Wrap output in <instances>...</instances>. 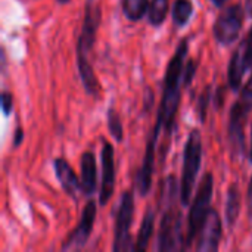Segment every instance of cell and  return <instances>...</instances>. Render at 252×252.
<instances>
[{"label": "cell", "instance_id": "cell-1", "mask_svg": "<svg viewBox=\"0 0 252 252\" xmlns=\"http://www.w3.org/2000/svg\"><path fill=\"white\" fill-rule=\"evenodd\" d=\"M188 52H189V43H188V38H185L177 46V49L165 69L164 93H162V100H161V105L158 109L157 120H159L162 123V128H164L167 139H170L173 134L176 115H177V111L180 106L183 71H185V61H186Z\"/></svg>", "mask_w": 252, "mask_h": 252}, {"label": "cell", "instance_id": "cell-2", "mask_svg": "<svg viewBox=\"0 0 252 252\" xmlns=\"http://www.w3.org/2000/svg\"><path fill=\"white\" fill-rule=\"evenodd\" d=\"M102 19V10L100 6L94 0H87L84 6V15H83V25L81 32L77 43V66L78 74L81 78V84L89 96H93L94 99L99 97L100 86L97 81V77L94 74V69L87 58V55L92 52L94 43L97 30Z\"/></svg>", "mask_w": 252, "mask_h": 252}, {"label": "cell", "instance_id": "cell-3", "mask_svg": "<svg viewBox=\"0 0 252 252\" xmlns=\"http://www.w3.org/2000/svg\"><path fill=\"white\" fill-rule=\"evenodd\" d=\"M213 190H214V177L211 173H205L201 179V185L198 188V192L195 195V199L190 205V213L188 217V233L185 239V250L190 248L192 244L196 241L211 208V199H213Z\"/></svg>", "mask_w": 252, "mask_h": 252}, {"label": "cell", "instance_id": "cell-4", "mask_svg": "<svg viewBox=\"0 0 252 252\" xmlns=\"http://www.w3.org/2000/svg\"><path fill=\"white\" fill-rule=\"evenodd\" d=\"M201 162H202V137L199 130H192L186 140L185 154H183V171H182V182H180V202L183 207H188L190 202Z\"/></svg>", "mask_w": 252, "mask_h": 252}, {"label": "cell", "instance_id": "cell-5", "mask_svg": "<svg viewBox=\"0 0 252 252\" xmlns=\"http://www.w3.org/2000/svg\"><path fill=\"white\" fill-rule=\"evenodd\" d=\"M134 217V193L133 190H126L121 193L117 217H115V236L114 247L115 252L136 251V245H133L130 227Z\"/></svg>", "mask_w": 252, "mask_h": 252}, {"label": "cell", "instance_id": "cell-6", "mask_svg": "<svg viewBox=\"0 0 252 252\" xmlns=\"http://www.w3.org/2000/svg\"><path fill=\"white\" fill-rule=\"evenodd\" d=\"M174 202H164L165 210L161 219V227L158 235V251H177L185 250V241L182 238V216L174 208Z\"/></svg>", "mask_w": 252, "mask_h": 252}, {"label": "cell", "instance_id": "cell-7", "mask_svg": "<svg viewBox=\"0 0 252 252\" xmlns=\"http://www.w3.org/2000/svg\"><path fill=\"white\" fill-rule=\"evenodd\" d=\"M245 18V10L241 4H232L226 7L216 19L213 25V34L219 44L229 46L233 44L242 30Z\"/></svg>", "mask_w": 252, "mask_h": 252}, {"label": "cell", "instance_id": "cell-8", "mask_svg": "<svg viewBox=\"0 0 252 252\" xmlns=\"http://www.w3.org/2000/svg\"><path fill=\"white\" fill-rule=\"evenodd\" d=\"M250 69H252V28L244 37V40L239 43L238 49L235 50V53L229 62L227 80H229V86L233 92L241 90L244 75Z\"/></svg>", "mask_w": 252, "mask_h": 252}, {"label": "cell", "instance_id": "cell-9", "mask_svg": "<svg viewBox=\"0 0 252 252\" xmlns=\"http://www.w3.org/2000/svg\"><path fill=\"white\" fill-rule=\"evenodd\" d=\"M251 111L252 108L245 105L242 100H236L232 106L227 133L230 146L236 155H242L245 152V124Z\"/></svg>", "mask_w": 252, "mask_h": 252}, {"label": "cell", "instance_id": "cell-10", "mask_svg": "<svg viewBox=\"0 0 252 252\" xmlns=\"http://www.w3.org/2000/svg\"><path fill=\"white\" fill-rule=\"evenodd\" d=\"M96 214H97V205L94 201H89L81 213V219L77 224V227L69 233V236L66 238V241L63 242L62 245V250L63 251H68V250H81L92 232H93V226H94V221H96Z\"/></svg>", "mask_w": 252, "mask_h": 252}, {"label": "cell", "instance_id": "cell-11", "mask_svg": "<svg viewBox=\"0 0 252 252\" xmlns=\"http://www.w3.org/2000/svg\"><path fill=\"white\" fill-rule=\"evenodd\" d=\"M162 128V123L159 120H157L155 127L151 133V137L148 140L146 145V151H145V158L142 162V167L137 173V188H139V193L142 196H146L151 190L152 186V174H154V165H155V151H157V145H158V139H159V133Z\"/></svg>", "mask_w": 252, "mask_h": 252}, {"label": "cell", "instance_id": "cell-12", "mask_svg": "<svg viewBox=\"0 0 252 252\" xmlns=\"http://www.w3.org/2000/svg\"><path fill=\"white\" fill-rule=\"evenodd\" d=\"M223 236V223L221 217L216 210H211L199 235L196 239L198 251L216 252L220 247V241Z\"/></svg>", "mask_w": 252, "mask_h": 252}, {"label": "cell", "instance_id": "cell-13", "mask_svg": "<svg viewBox=\"0 0 252 252\" xmlns=\"http://www.w3.org/2000/svg\"><path fill=\"white\" fill-rule=\"evenodd\" d=\"M115 188V159L114 146L109 142H103L102 146V185L99 193V204L106 205L112 198Z\"/></svg>", "mask_w": 252, "mask_h": 252}, {"label": "cell", "instance_id": "cell-14", "mask_svg": "<svg viewBox=\"0 0 252 252\" xmlns=\"http://www.w3.org/2000/svg\"><path fill=\"white\" fill-rule=\"evenodd\" d=\"M53 168H55L56 179L61 183L63 192L72 199H77L78 193L81 192V180L77 177L75 171L68 164V161L63 158H56L53 161Z\"/></svg>", "mask_w": 252, "mask_h": 252}, {"label": "cell", "instance_id": "cell-15", "mask_svg": "<svg viewBox=\"0 0 252 252\" xmlns=\"http://www.w3.org/2000/svg\"><path fill=\"white\" fill-rule=\"evenodd\" d=\"M81 167V193L86 196H92L97 186V168H96V158L92 152H84L80 159Z\"/></svg>", "mask_w": 252, "mask_h": 252}, {"label": "cell", "instance_id": "cell-16", "mask_svg": "<svg viewBox=\"0 0 252 252\" xmlns=\"http://www.w3.org/2000/svg\"><path fill=\"white\" fill-rule=\"evenodd\" d=\"M241 205H242V196L241 189L238 183H232L227 189L226 195V223L229 227H233L238 221V217L241 214Z\"/></svg>", "mask_w": 252, "mask_h": 252}, {"label": "cell", "instance_id": "cell-17", "mask_svg": "<svg viewBox=\"0 0 252 252\" xmlns=\"http://www.w3.org/2000/svg\"><path fill=\"white\" fill-rule=\"evenodd\" d=\"M154 224H155V211L149 208L143 217L142 226L139 229L137 241H136V251L142 252L148 250V245L151 242L152 233H154Z\"/></svg>", "mask_w": 252, "mask_h": 252}, {"label": "cell", "instance_id": "cell-18", "mask_svg": "<svg viewBox=\"0 0 252 252\" xmlns=\"http://www.w3.org/2000/svg\"><path fill=\"white\" fill-rule=\"evenodd\" d=\"M193 15L192 0H174L173 4V22L177 28H183L189 24Z\"/></svg>", "mask_w": 252, "mask_h": 252}, {"label": "cell", "instance_id": "cell-19", "mask_svg": "<svg viewBox=\"0 0 252 252\" xmlns=\"http://www.w3.org/2000/svg\"><path fill=\"white\" fill-rule=\"evenodd\" d=\"M149 10L148 0H123V12L127 19L136 22L140 21Z\"/></svg>", "mask_w": 252, "mask_h": 252}, {"label": "cell", "instance_id": "cell-20", "mask_svg": "<svg viewBox=\"0 0 252 252\" xmlns=\"http://www.w3.org/2000/svg\"><path fill=\"white\" fill-rule=\"evenodd\" d=\"M149 22L154 27H159L162 25V22L167 18V12H168V0H152V3L149 4Z\"/></svg>", "mask_w": 252, "mask_h": 252}, {"label": "cell", "instance_id": "cell-21", "mask_svg": "<svg viewBox=\"0 0 252 252\" xmlns=\"http://www.w3.org/2000/svg\"><path fill=\"white\" fill-rule=\"evenodd\" d=\"M106 126H108V131L111 133V136L117 142H123V137H124L123 123H121L120 114L114 108H109L106 112Z\"/></svg>", "mask_w": 252, "mask_h": 252}, {"label": "cell", "instance_id": "cell-22", "mask_svg": "<svg viewBox=\"0 0 252 252\" xmlns=\"http://www.w3.org/2000/svg\"><path fill=\"white\" fill-rule=\"evenodd\" d=\"M211 99H214L213 87L211 86H207L204 89V92L199 94L198 102H196V115H198V120L201 123H204L205 118H207V112H208V106L211 103Z\"/></svg>", "mask_w": 252, "mask_h": 252}, {"label": "cell", "instance_id": "cell-23", "mask_svg": "<svg viewBox=\"0 0 252 252\" xmlns=\"http://www.w3.org/2000/svg\"><path fill=\"white\" fill-rule=\"evenodd\" d=\"M196 69H198L196 61L189 59L188 63H186V68L183 71V87H189L192 84V80H193V77L196 74Z\"/></svg>", "mask_w": 252, "mask_h": 252}, {"label": "cell", "instance_id": "cell-24", "mask_svg": "<svg viewBox=\"0 0 252 252\" xmlns=\"http://www.w3.org/2000/svg\"><path fill=\"white\" fill-rule=\"evenodd\" d=\"M0 100H1V111L4 115H9L10 111H12V106H13V96L10 92L7 90H3L1 92V96H0Z\"/></svg>", "mask_w": 252, "mask_h": 252}, {"label": "cell", "instance_id": "cell-25", "mask_svg": "<svg viewBox=\"0 0 252 252\" xmlns=\"http://www.w3.org/2000/svg\"><path fill=\"white\" fill-rule=\"evenodd\" d=\"M239 100H242L245 105H248L250 108H252V75L251 78L248 80V83L242 87Z\"/></svg>", "mask_w": 252, "mask_h": 252}, {"label": "cell", "instance_id": "cell-26", "mask_svg": "<svg viewBox=\"0 0 252 252\" xmlns=\"http://www.w3.org/2000/svg\"><path fill=\"white\" fill-rule=\"evenodd\" d=\"M152 105H154V93L149 87H146L145 94H143V111L148 112Z\"/></svg>", "mask_w": 252, "mask_h": 252}, {"label": "cell", "instance_id": "cell-27", "mask_svg": "<svg viewBox=\"0 0 252 252\" xmlns=\"http://www.w3.org/2000/svg\"><path fill=\"white\" fill-rule=\"evenodd\" d=\"M22 142H24V130H22L21 127H16V128H15V133H13V140H12V143H13L15 148H18Z\"/></svg>", "mask_w": 252, "mask_h": 252}, {"label": "cell", "instance_id": "cell-28", "mask_svg": "<svg viewBox=\"0 0 252 252\" xmlns=\"http://www.w3.org/2000/svg\"><path fill=\"white\" fill-rule=\"evenodd\" d=\"M247 204H248V216L252 220V177L248 186V193H247Z\"/></svg>", "mask_w": 252, "mask_h": 252}, {"label": "cell", "instance_id": "cell-29", "mask_svg": "<svg viewBox=\"0 0 252 252\" xmlns=\"http://www.w3.org/2000/svg\"><path fill=\"white\" fill-rule=\"evenodd\" d=\"M223 92H224V87H220V89H217V92L214 94V97L217 100V108H221V105H223Z\"/></svg>", "mask_w": 252, "mask_h": 252}, {"label": "cell", "instance_id": "cell-30", "mask_svg": "<svg viewBox=\"0 0 252 252\" xmlns=\"http://www.w3.org/2000/svg\"><path fill=\"white\" fill-rule=\"evenodd\" d=\"M216 7H223L224 6V3H226V0H210Z\"/></svg>", "mask_w": 252, "mask_h": 252}, {"label": "cell", "instance_id": "cell-31", "mask_svg": "<svg viewBox=\"0 0 252 252\" xmlns=\"http://www.w3.org/2000/svg\"><path fill=\"white\" fill-rule=\"evenodd\" d=\"M248 158L252 164V126H251V136H250V151H248Z\"/></svg>", "mask_w": 252, "mask_h": 252}, {"label": "cell", "instance_id": "cell-32", "mask_svg": "<svg viewBox=\"0 0 252 252\" xmlns=\"http://www.w3.org/2000/svg\"><path fill=\"white\" fill-rule=\"evenodd\" d=\"M247 12H248V16L252 18V0H247Z\"/></svg>", "mask_w": 252, "mask_h": 252}, {"label": "cell", "instance_id": "cell-33", "mask_svg": "<svg viewBox=\"0 0 252 252\" xmlns=\"http://www.w3.org/2000/svg\"><path fill=\"white\" fill-rule=\"evenodd\" d=\"M56 1H59V3H62V4H65V3H68L69 0H56Z\"/></svg>", "mask_w": 252, "mask_h": 252}]
</instances>
